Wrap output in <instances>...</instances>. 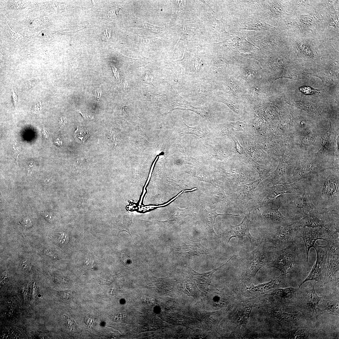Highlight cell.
<instances>
[{
    "label": "cell",
    "mask_w": 339,
    "mask_h": 339,
    "mask_svg": "<svg viewBox=\"0 0 339 339\" xmlns=\"http://www.w3.org/2000/svg\"><path fill=\"white\" fill-rule=\"evenodd\" d=\"M338 170L327 169L308 179L309 195L317 210L339 211Z\"/></svg>",
    "instance_id": "1"
},
{
    "label": "cell",
    "mask_w": 339,
    "mask_h": 339,
    "mask_svg": "<svg viewBox=\"0 0 339 339\" xmlns=\"http://www.w3.org/2000/svg\"><path fill=\"white\" fill-rule=\"evenodd\" d=\"M301 252L300 245L293 242L282 250L273 251L266 266L276 268L282 274L295 272L303 262Z\"/></svg>",
    "instance_id": "2"
},
{
    "label": "cell",
    "mask_w": 339,
    "mask_h": 339,
    "mask_svg": "<svg viewBox=\"0 0 339 339\" xmlns=\"http://www.w3.org/2000/svg\"><path fill=\"white\" fill-rule=\"evenodd\" d=\"M272 229L260 237L261 245L271 249L282 248L293 242L301 234V229L297 221L291 224L283 223L272 227Z\"/></svg>",
    "instance_id": "3"
},
{
    "label": "cell",
    "mask_w": 339,
    "mask_h": 339,
    "mask_svg": "<svg viewBox=\"0 0 339 339\" xmlns=\"http://www.w3.org/2000/svg\"><path fill=\"white\" fill-rule=\"evenodd\" d=\"M261 244L252 251L244 254L240 261L242 276L248 281L255 280L258 271L267 266L273 250Z\"/></svg>",
    "instance_id": "4"
},
{
    "label": "cell",
    "mask_w": 339,
    "mask_h": 339,
    "mask_svg": "<svg viewBox=\"0 0 339 339\" xmlns=\"http://www.w3.org/2000/svg\"><path fill=\"white\" fill-rule=\"evenodd\" d=\"M321 298L316 294L314 284L310 283L301 289L299 288L294 302L306 320L315 322L321 311L319 308Z\"/></svg>",
    "instance_id": "5"
},
{
    "label": "cell",
    "mask_w": 339,
    "mask_h": 339,
    "mask_svg": "<svg viewBox=\"0 0 339 339\" xmlns=\"http://www.w3.org/2000/svg\"><path fill=\"white\" fill-rule=\"evenodd\" d=\"M332 169L329 162L317 156L299 158L289 183L302 179H309L323 170Z\"/></svg>",
    "instance_id": "6"
},
{
    "label": "cell",
    "mask_w": 339,
    "mask_h": 339,
    "mask_svg": "<svg viewBox=\"0 0 339 339\" xmlns=\"http://www.w3.org/2000/svg\"><path fill=\"white\" fill-rule=\"evenodd\" d=\"M300 227H324L339 231V211L310 212L297 221Z\"/></svg>",
    "instance_id": "7"
},
{
    "label": "cell",
    "mask_w": 339,
    "mask_h": 339,
    "mask_svg": "<svg viewBox=\"0 0 339 339\" xmlns=\"http://www.w3.org/2000/svg\"><path fill=\"white\" fill-rule=\"evenodd\" d=\"M291 189L288 184L266 186L256 191L255 195L250 200L251 202L247 204L246 208L248 213L253 212L270 203L274 204V201L278 196L282 194L291 193Z\"/></svg>",
    "instance_id": "8"
},
{
    "label": "cell",
    "mask_w": 339,
    "mask_h": 339,
    "mask_svg": "<svg viewBox=\"0 0 339 339\" xmlns=\"http://www.w3.org/2000/svg\"><path fill=\"white\" fill-rule=\"evenodd\" d=\"M288 193L285 209L290 215L300 219L309 212L317 210L309 196L308 189L301 194Z\"/></svg>",
    "instance_id": "9"
},
{
    "label": "cell",
    "mask_w": 339,
    "mask_h": 339,
    "mask_svg": "<svg viewBox=\"0 0 339 339\" xmlns=\"http://www.w3.org/2000/svg\"><path fill=\"white\" fill-rule=\"evenodd\" d=\"M299 160L288 156L281 158L276 170L265 179V184L271 186L289 183Z\"/></svg>",
    "instance_id": "10"
},
{
    "label": "cell",
    "mask_w": 339,
    "mask_h": 339,
    "mask_svg": "<svg viewBox=\"0 0 339 339\" xmlns=\"http://www.w3.org/2000/svg\"><path fill=\"white\" fill-rule=\"evenodd\" d=\"M328 250L326 262L325 284L335 282L338 285L339 274V234L327 241Z\"/></svg>",
    "instance_id": "11"
},
{
    "label": "cell",
    "mask_w": 339,
    "mask_h": 339,
    "mask_svg": "<svg viewBox=\"0 0 339 339\" xmlns=\"http://www.w3.org/2000/svg\"><path fill=\"white\" fill-rule=\"evenodd\" d=\"M262 180L260 178L250 183L235 186V189L229 194V198L234 205L243 211L248 203L253 197L256 189Z\"/></svg>",
    "instance_id": "12"
},
{
    "label": "cell",
    "mask_w": 339,
    "mask_h": 339,
    "mask_svg": "<svg viewBox=\"0 0 339 339\" xmlns=\"http://www.w3.org/2000/svg\"><path fill=\"white\" fill-rule=\"evenodd\" d=\"M313 247L316 250L317 260L315 265L306 278L299 285V288L306 282L315 280L321 287L325 284L326 274V262L328 247L327 245L321 246L315 243Z\"/></svg>",
    "instance_id": "13"
},
{
    "label": "cell",
    "mask_w": 339,
    "mask_h": 339,
    "mask_svg": "<svg viewBox=\"0 0 339 339\" xmlns=\"http://www.w3.org/2000/svg\"><path fill=\"white\" fill-rule=\"evenodd\" d=\"M339 231L329 230L324 227H317L309 228L307 227L301 228L300 237L303 239L305 249L307 262L309 263V252L310 249L313 247L315 241L318 239L327 241Z\"/></svg>",
    "instance_id": "14"
},
{
    "label": "cell",
    "mask_w": 339,
    "mask_h": 339,
    "mask_svg": "<svg viewBox=\"0 0 339 339\" xmlns=\"http://www.w3.org/2000/svg\"><path fill=\"white\" fill-rule=\"evenodd\" d=\"M252 214L250 213L245 214L241 222L239 224L230 226L229 233V243L233 237H239L243 238L244 236L247 237L250 243L251 249H255L261 244V239L256 238L252 236L250 232L249 223Z\"/></svg>",
    "instance_id": "15"
},
{
    "label": "cell",
    "mask_w": 339,
    "mask_h": 339,
    "mask_svg": "<svg viewBox=\"0 0 339 339\" xmlns=\"http://www.w3.org/2000/svg\"><path fill=\"white\" fill-rule=\"evenodd\" d=\"M176 251L179 255L184 257L210 253L209 250L200 242L192 241L189 238L183 239L179 242L176 248Z\"/></svg>",
    "instance_id": "16"
},
{
    "label": "cell",
    "mask_w": 339,
    "mask_h": 339,
    "mask_svg": "<svg viewBox=\"0 0 339 339\" xmlns=\"http://www.w3.org/2000/svg\"><path fill=\"white\" fill-rule=\"evenodd\" d=\"M299 289L292 287L277 288L270 294V299L282 305L288 304L294 302Z\"/></svg>",
    "instance_id": "17"
},
{
    "label": "cell",
    "mask_w": 339,
    "mask_h": 339,
    "mask_svg": "<svg viewBox=\"0 0 339 339\" xmlns=\"http://www.w3.org/2000/svg\"><path fill=\"white\" fill-rule=\"evenodd\" d=\"M280 207L279 205L278 207H271L266 209L262 213L264 220L272 226L283 223H288L286 222L285 217L279 211Z\"/></svg>",
    "instance_id": "18"
},
{
    "label": "cell",
    "mask_w": 339,
    "mask_h": 339,
    "mask_svg": "<svg viewBox=\"0 0 339 339\" xmlns=\"http://www.w3.org/2000/svg\"><path fill=\"white\" fill-rule=\"evenodd\" d=\"M288 283L286 275L281 274L268 282L251 287L250 289L256 292H264L279 286H287Z\"/></svg>",
    "instance_id": "19"
},
{
    "label": "cell",
    "mask_w": 339,
    "mask_h": 339,
    "mask_svg": "<svg viewBox=\"0 0 339 339\" xmlns=\"http://www.w3.org/2000/svg\"><path fill=\"white\" fill-rule=\"evenodd\" d=\"M319 304V308L331 315H338L339 313V302L332 298L321 297Z\"/></svg>",
    "instance_id": "20"
},
{
    "label": "cell",
    "mask_w": 339,
    "mask_h": 339,
    "mask_svg": "<svg viewBox=\"0 0 339 339\" xmlns=\"http://www.w3.org/2000/svg\"><path fill=\"white\" fill-rule=\"evenodd\" d=\"M246 121L243 122L237 121L230 122L227 124L223 129L224 132L230 137L235 136L234 133L238 131H243L246 123Z\"/></svg>",
    "instance_id": "21"
},
{
    "label": "cell",
    "mask_w": 339,
    "mask_h": 339,
    "mask_svg": "<svg viewBox=\"0 0 339 339\" xmlns=\"http://www.w3.org/2000/svg\"><path fill=\"white\" fill-rule=\"evenodd\" d=\"M286 331L287 332V337L288 339H307L310 334L309 331L303 327H298Z\"/></svg>",
    "instance_id": "22"
},
{
    "label": "cell",
    "mask_w": 339,
    "mask_h": 339,
    "mask_svg": "<svg viewBox=\"0 0 339 339\" xmlns=\"http://www.w3.org/2000/svg\"><path fill=\"white\" fill-rule=\"evenodd\" d=\"M88 137V132L85 128L77 126V129L74 133V137L77 142L83 143Z\"/></svg>",
    "instance_id": "23"
},
{
    "label": "cell",
    "mask_w": 339,
    "mask_h": 339,
    "mask_svg": "<svg viewBox=\"0 0 339 339\" xmlns=\"http://www.w3.org/2000/svg\"><path fill=\"white\" fill-rule=\"evenodd\" d=\"M136 22L139 24L141 27L145 29L148 30L155 32L159 33V32L160 27L150 24L146 21H143L136 17Z\"/></svg>",
    "instance_id": "24"
},
{
    "label": "cell",
    "mask_w": 339,
    "mask_h": 339,
    "mask_svg": "<svg viewBox=\"0 0 339 339\" xmlns=\"http://www.w3.org/2000/svg\"><path fill=\"white\" fill-rule=\"evenodd\" d=\"M234 142L235 144V149L236 151L239 154H242L245 156L249 160L250 162L254 160L246 154L243 147L239 143L238 140L235 137V136H232L231 137Z\"/></svg>",
    "instance_id": "25"
},
{
    "label": "cell",
    "mask_w": 339,
    "mask_h": 339,
    "mask_svg": "<svg viewBox=\"0 0 339 339\" xmlns=\"http://www.w3.org/2000/svg\"><path fill=\"white\" fill-rule=\"evenodd\" d=\"M299 90L305 94H311L319 92V90L315 89L308 86H302L299 88Z\"/></svg>",
    "instance_id": "26"
},
{
    "label": "cell",
    "mask_w": 339,
    "mask_h": 339,
    "mask_svg": "<svg viewBox=\"0 0 339 339\" xmlns=\"http://www.w3.org/2000/svg\"><path fill=\"white\" fill-rule=\"evenodd\" d=\"M68 239L67 235L63 233L60 234L58 236V240L59 243L64 244L67 243Z\"/></svg>",
    "instance_id": "27"
},
{
    "label": "cell",
    "mask_w": 339,
    "mask_h": 339,
    "mask_svg": "<svg viewBox=\"0 0 339 339\" xmlns=\"http://www.w3.org/2000/svg\"><path fill=\"white\" fill-rule=\"evenodd\" d=\"M111 67L115 77L117 80L118 79L119 81L120 75L117 69L114 66H112Z\"/></svg>",
    "instance_id": "28"
},
{
    "label": "cell",
    "mask_w": 339,
    "mask_h": 339,
    "mask_svg": "<svg viewBox=\"0 0 339 339\" xmlns=\"http://www.w3.org/2000/svg\"><path fill=\"white\" fill-rule=\"evenodd\" d=\"M141 299L142 302L146 304L151 303L152 300L151 298L146 296L142 297Z\"/></svg>",
    "instance_id": "29"
},
{
    "label": "cell",
    "mask_w": 339,
    "mask_h": 339,
    "mask_svg": "<svg viewBox=\"0 0 339 339\" xmlns=\"http://www.w3.org/2000/svg\"><path fill=\"white\" fill-rule=\"evenodd\" d=\"M79 112L81 114L82 116L85 119L91 120L92 119L94 118V116H90L88 114H85L83 112L79 111Z\"/></svg>",
    "instance_id": "30"
},
{
    "label": "cell",
    "mask_w": 339,
    "mask_h": 339,
    "mask_svg": "<svg viewBox=\"0 0 339 339\" xmlns=\"http://www.w3.org/2000/svg\"><path fill=\"white\" fill-rule=\"evenodd\" d=\"M106 34L104 33V39H105L106 38L107 39V40L109 39L111 36V31L110 30L108 29H106Z\"/></svg>",
    "instance_id": "31"
},
{
    "label": "cell",
    "mask_w": 339,
    "mask_h": 339,
    "mask_svg": "<svg viewBox=\"0 0 339 339\" xmlns=\"http://www.w3.org/2000/svg\"><path fill=\"white\" fill-rule=\"evenodd\" d=\"M101 91L100 89H98L96 91L95 93V97L96 99L99 100L101 97Z\"/></svg>",
    "instance_id": "32"
},
{
    "label": "cell",
    "mask_w": 339,
    "mask_h": 339,
    "mask_svg": "<svg viewBox=\"0 0 339 339\" xmlns=\"http://www.w3.org/2000/svg\"><path fill=\"white\" fill-rule=\"evenodd\" d=\"M12 97L14 104V105L16 106L18 100V97L16 94L13 91V92Z\"/></svg>",
    "instance_id": "33"
},
{
    "label": "cell",
    "mask_w": 339,
    "mask_h": 339,
    "mask_svg": "<svg viewBox=\"0 0 339 339\" xmlns=\"http://www.w3.org/2000/svg\"><path fill=\"white\" fill-rule=\"evenodd\" d=\"M23 223L25 226H29L30 224H31V222L30 219L28 218L25 219L24 220Z\"/></svg>",
    "instance_id": "34"
},
{
    "label": "cell",
    "mask_w": 339,
    "mask_h": 339,
    "mask_svg": "<svg viewBox=\"0 0 339 339\" xmlns=\"http://www.w3.org/2000/svg\"><path fill=\"white\" fill-rule=\"evenodd\" d=\"M22 267L24 269H26L28 267V263L26 261H24L23 262L22 265Z\"/></svg>",
    "instance_id": "35"
},
{
    "label": "cell",
    "mask_w": 339,
    "mask_h": 339,
    "mask_svg": "<svg viewBox=\"0 0 339 339\" xmlns=\"http://www.w3.org/2000/svg\"><path fill=\"white\" fill-rule=\"evenodd\" d=\"M13 309H11L9 311V312H10V313H12V312H13Z\"/></svg>",
    "instance_id": "36"
},
{
    "label": "cell",
    "mask_w": 339,
    "mask_h": 339,
    "mask_svg": "<svg viewBox=\"0 0 339 339\" xmlns=\"http://www.w3.org/2000/svg\"><path fill=\"white\" fill-rule=\"evenodd\" d=\"M8 303L9 304H11L12 303V301L10 300H9L8 301Z\"/></svg>",
    "instance_id": "37"
},
{
    "label": "cell",
    "mask_w": 339,
    "mask_h": 339,
    "mask_svg": "<svg viewBox=\"0 0 339 339\" xmlns=\"http://www.w3.org/2000/svg\"><path fill=\"white\" fill-rule=\"evenodd\" d=\"M38 297H40L41 296V295H40V294H38Z\"/></svg>",
    "instance_id": "38"
}]
</instances>
